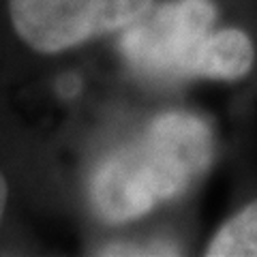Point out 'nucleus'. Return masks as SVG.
<instances>
[{
	"mask_svg": "<svg viewBox=\"0 0 257 257\" xmlns=\"http://www.w3.org/2000/svg\"><path fill=\"white\" fill-rule=\"evenodd\" d=\"M214 157V128L202 114L187 107L161 109L96 159L84 187L86 206L96 223L128 227L187 197Z\"/></svg>",
	"mask_w": 257,
	"mask_h": 257,
	"instance_id": "1",
	"label": "nucleus"
},
{
	"mask_svg": "<svg viewBox=\"0 0 257 257\" xmlns=\"http://www.w3.org/2000/svg\"><path fill=\"white\" fill-rule=\"evenodd\" d=\"M159 0H0V22L20 60H62L135 26Z\"/></svg>",
	"mask_w": 257,
	"mask_h": 257,
	"instance_id": "2",
	"label": "nucleus"
},
{
	"mask_svg": "<svg viewBox=\"0 0 257 257\" xmlns=\"http://www.w3.org/2000/svg\"><path fill=\"white\" fill-rule=\"evenodd\" d=\"M214 0H163L118 35V52L135 77L150 84L195 79L206 39L216 28Z\"/></svg>",
	"mask_w": 257,
	"mask_h": 257,
	"instance_id": "3",
	"label": "nucleus"
},
{
	"mask_svg": "<svg viewBox=\"0 0 257 257\" xmlns=\"http://www.w3.org/2000/svg\"><path fill=\"white\" fill-rule=\"evenodd\" d=\"M255 67V43L251 35L236 26H216L206 39L197 62L195 79L238 82Z\"/></svg>",
	"mask_w": 257,
	"mask_h": 257,
	"instance_id": "4",
	"label": "nucleus"
},
{
	"mask_svg": "<svg viewBox=\"0 0 257 257\" xmlns=\"http://www.w3.org/2000/svg\"><path fill=\"white\" fill-rule=\"evenodd\" d=\"M206 257H257V197L225 219L206 242Z\"/></svg>",
	"mask_w": 257,
	"mask_h": 257,
	"instance_id": "5",
	"label": "nucleus"
},
{
	"mask_svg": "<svg viewBox=\"0 0 257 257\" xmlns=\"http://www.w3.org/2000/svg\"><path fill=\"white\" fill-rule=\"evenodd\" d=\"M184 244L161 236H120L94 244L88 255L99 257H176L184 255Z\"/></svg>",
	"mask_w": 257,
	"mask_h": 257,
	"instance_id": "6",
	"label": "nucleus"
},
{
	"mask_svg": "<svg viewBox=\"0 0 257 257\" xmlns=\"http://www.w3.org/2000/svg\"><path fill=\"white\" fill-rule=\"evenodd\" d=\"M15 202V187H13V176L0 165V229L11 219Z\"/></svg>",
	"mask_w": 257,
	"mask_h": 257,
	"instance_id": "7",
	"label": "nucleus"
}]
</instances>
